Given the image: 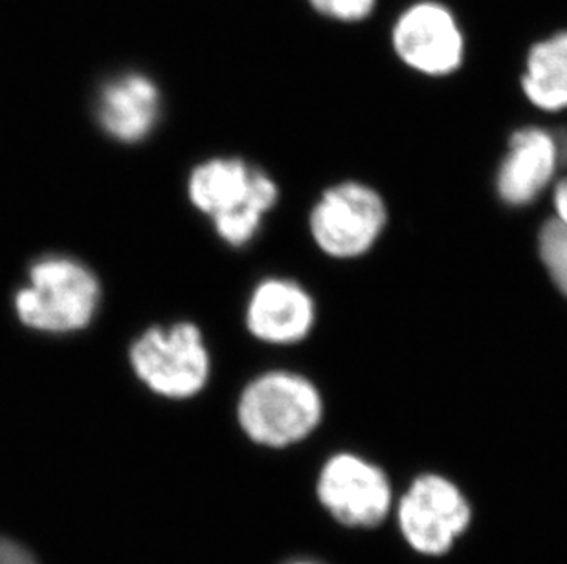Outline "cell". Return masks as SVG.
<instances>
[{"label": "cell", "instance_id": "obj_1", "mask_svg": "<svg viewBox=\"0 0 567 564\" xmlns=\"http://www.w3.org/2000/svg\"><path fill=\"white\" fill-rule=\"evenodd\" d=\"M188 195L215 231L230 246H245L261 228L262 217L278 200V187L261 169L237 158H215L195 167Z\"/></svg>", "mask_w": 567, "mask_h": 564}, {"label": "cell", "instance_id": "obj_2", "mask_svg": "<svg viewBox=\"0 0 567 564\" xmlns=\"http://www.w3.org/2000/svg\"><path fill=\"white\" fill-rule=\"evenodd\" d=\"M102 299L96 275L72 257L47 255L33 262L16 293L22 325L43 334H70L91 325Z\"/></svg>", "mask_w": 567, "mask_h": 564}, {"label": "cell", "instance_id": "obj_3", "mask_svg": "<svg viewBox=\"0 0 567 564\" xmlns=\"http://www.w3.org/2000/svg\"><path fill=\"white\" fill-rule=\"evenodd\" d=\"M320 393L298 374L267 373L247 385L237 416L259 446L289 448L306 440L321 420Z\"/></svg>", "mask_w": 567, "mask_h": 564}, {"label": "cell", "instance_id": "obj_4", "mask_svg": "<svg viewBox=\"0 0 567 564\" xmlns=\"http://www.w3.org/2000/svg\"><path fill=\"white\" fill-rule=\"evenodd\" d=\"M128 359L140 382L164 398H193L208 384V348L192 323L153 326L134 341Z\"/></svg>", "mask_w": 567, "mask_h": 564}, {"label": "cell", "instance_id": "obj_5", "mask_svg": "<svg viewBox=\"0 0 567 564\" xmlns=\"http://www.w3.org/2000/svg\"><path fill=\"white\" fill-rule=\"evenodd\" d=\"M390 44L406 69L426 77L454 75L468 49L460 17L441 0L408 4L391 24Z\"/></svg>", "mask_w": 567, "mask_h": 564}, {"label": "cell", "instance_id": "obj_6", "mask_svg": "<svg viewBox=\"0 0 567 564\" xmlns=\"http://www.w3.org/2000/svg\"><path fill=\"white\" fill-rule=\"evenodd\" d=\"M471 522V502L443 474H421L396 504V524L402 537L413 552L424 557L449 554Z\"/></svg>", "mask_w": 567, "mask_h": 564}, {"label": "cell", "instance_id": "obj_7", "mask_svg": "<svg viewBox=\"0 0 567 564\" xmlns=\"http://www.w3.org/2000/svg\"><path fill=\"white\" fill-rule=\"evenodd\" d=\"M316 495L334 521L351 530L380 526L393 510L384 471L353 452H340L323 463Z\"/></svg>", "mask_w": 567, "mask_h": 564}, {"label": "cell", "instance_id": "obj_8", "mask_svg": "<svg viewBox=\"0 0 567 564\" xmlns=\"http://www.w3.org/2000/svg\"><path fill=\"white\" fill-rule=\"evenodd\" d=\"M384 226L385 206L379 192L354 181L329 189L311 215L316 244L337 259L365 253Z\"/></svg>", "mask_w": 567, "mask_h": 564}, {"label": "cell", "instance_id": "obj_9", "mask_svg": "<svg viewBox=\"0 0 567 564\" xmlns=\"http://www.w3.org/2000/svg\"><path fill=\"white\" fill-rule=\"evenodd\" d=\"M558 164L560 149L555 134L540 127L514 130L496 178L499 198L508 206H527L553 180Z\"/></svg>", "mask_w": 567, "mask_h": 564}, {"label": "cell", "instance_id": "obj_10", "mask_svg": "<svg viewBox=\"0 0 567 564\" xmlns=\"http://www.w3.org/2000/svg\"><path fill=\"white\" fill-rule=\"evenodd\" d=\"M315 303L292 281L268 279L254 290L247 310L248 331L274 345L298 343L311 332Z\"/></svg>", "mask_w": 567, "mask_h": 564}, {"label": "cell", "instance_id": "obj_11", "mask_svg": "<svg viewBox=\"0 0 567 564\" xmlns=\"http://www.w3.org/2000/svg\"><path fill=\"white\" fill-rule=\"evenodd\" d=\"M161 116V92L140 74L109 81L97 97V119L103 130L124 144L147 138Z\"/></svg>", "mask_w": 567, "mask_h": 564}, {"label": "cell", "instance_id": "obj_12", "mask_svg": "<svg viewBox=\"0 0 567 564\" xmlns=\"http://www.w3.org/2000/svg\"><path fill=\"white\" fill-rule=\"evenodd\" d=\"M519 85L527 102L544 113L567 108V28L530 44Z\"/></svg>", "mask_w": 567, "mask_h": 564}, {"label": "cell", "instance_id": "obj_13", "mask_svg": "<svg viewBox=\"0 0 567 564\" xmlns=\"http://www.w3.org/2000/svg\"><path fill=\"white\" fill-rule=\"evenodd\" d=\"M538 251L553 284L567 297V226L547 220L538 234Z\"/></svg>", "mask_w": 567, "mask_h": 564}, {"label": "cell", "instance_id": "obj_14", "mask_svg": "<svg viewBox=\"0 0 567 564\" xmlns=\"http://www.w3.org/2000/svg\"><path fill=\"white\" fill-rule=\"evenodd\" d=\"M316 15L338 24H360L375 13L379 0H306Z\"/></svg>", "mask_w": 567, "mask_h": 564}, {"label": "cell", "instance_id": "obj_15", "mask_svg": "<svg viewBox=\"0 0 567 564\" xmlns=\"http://www.w3.org/2000/svg\"><path fill=\"white\" fill-rule=\"evenodd\" d=\"M0 564H38L27 550L10 539L0 537Z\"/></svg>", "mask_w": 567, "mask_h": 564}, {"label": "cell", "instance_id": "obj_16", "mask_svg": "<svg viewBox=\"0 0 567 564\" xmlns=\"http://www.w3.org/2000/svg\"><path fill=\"white\" fill-rule=\"evenodd\" d=\"M555 208H557V217L563 224L567 226V178H564L557 186L555 191Z\"/></svg>", "mask_w": 567, "mask_h": 564}, {"label": "cell", "instance_id": "obj_17", "mask_svg": "<svg viewBox=\"0 0 567 564\" xmlns=\"http://www.w3.org/2000/svg\"><path fill=\"white\" fill-rule=\"evenodd\" d=\"M558 149H560V164L567 166V128L563 133L557 134Z\"/></svg>", "mask_w": 567, "mask_h": 564}, {"label": "cell", "instance_id": "obj_18", "mask_svg": "<svg viewBox=\"0 0 567 564\" xmlns=\"http://www.w3.org/2000/svg\"><path fill=\"white\" fill-rule=\"evenodd\" d=\"M289 564H321V563H316V561H311V560H301V561H292V563H289Z\"/></svg>", "mask_w": 567, "mask_h": 564}]
</instances>
